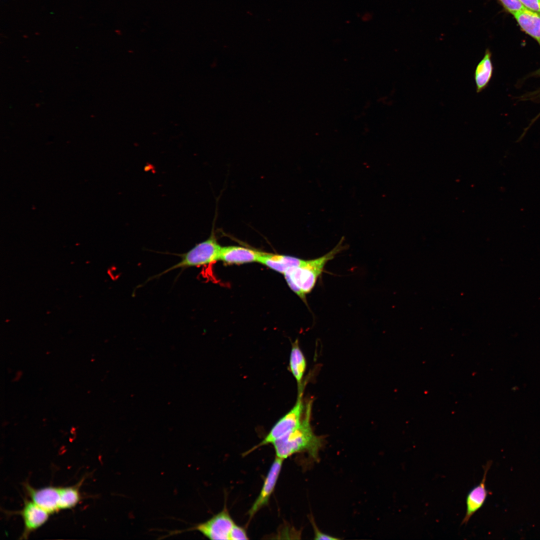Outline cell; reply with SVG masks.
<instances>
[{
	"mask_svg": "<svg viewBox=\"0 0 540 540\" xmlns=\"http://www.w3.org/2000/svg\"><path fill=\"white\" fill-rule=\"evenodd\" d=\"M311 402L305 406L299 426L285 436L275 441L274 446L276 456L284 460L294 454L306 452L314 460L324 444V438L314 432L310 424Z\"/></svg>",
	"mask_w": 540,
	"mask_h": 540,
	"instance_id": "obj_1",
	"label": "cell"
},
{
	"mask_svg": "<svg viewBox=\"0 0 540 540\" xmlns=\"http://www.w3.org/2000/svg\"><path fill=\"white\" fill-rule=\"evenodd\" d=\"M342 240L332 250L320 258L305 260L302 264L288 270L284 274L290 289L305 302L306 295L312 292L326 263L344 250Z\"/></svg>",
	"mask_w": 540,
	"mask_h": 540,
	"instance_id": "obj_2",
	"label": "cell"
},
{
	"mask_svg": "<svg viewBox=\"0 0 540 540\" xmlns=\"http://www.w3.org/2000/svg\"><path fill=\"white\" fill-rule=\"evenodd\" d=\"M221 248L212 230L209 238L205 240L196 244L184 253L176 254L180 258V261L154 278L162 276L176 269L200 266L219 260Z\"/></svg>",
	"mask_w": 540,
	"mask_h": 540,
	"instance_id": "obj_3",
	"label": "cell"
},
{
	"mask_svg": "<svg viewBox=\"0 0 540 540\" xmlns=\"http://www.w3.org/2000/svg\"><path fill=\"white\" fill-rule=\"evenodd\" d=\"M298 388V394L294 406L274 424L264 438L258 444L246 452V454H248L260 446L272 444L275 441L285 436L299 426L302 418L306 406L304 405L302 400L304 388L301 386Z\"/></svg>",
	"mask_w": 540,
	"mask_h": 540,
	"instance_id": "obj_4",
	"label": "cell"
},
{
	"mask_svg": "<svg viewBox=\"0 0 540 540\" xmlns=\"http://www.w3.org/2000/svg\"><path fill=\"white\" fill-rule=\"evenodd\" d=\"M234 524L225 508L205 522L186 530L172 531L169 536L184 532L196 530L210 540H230V533Z\"/></svg>",
	"mask_w": 540,
	"mask_h": 540,
	"instance_id": "obj_5",
	"label": "cell"
},
{
	"mask_svg": "<svg viewBox=\"0 0 540 540\" xmlns=\"http://www.w3.org/2000/svg\"><path fill=\"white\" fill-rule=\"evenodd\" d=\"M284 460L276 456L264 479L260 493L248 512L250 518L261 508L268 504L280 473Z\"/></svg>",
	"mask_w": 540,
	"mask_h": 540,
	"instance_id": "obj_6",
	"label": "cell"
},
{
	"mask_svg": "<svg viewBox=\"0 0 540 540\" xmlns=\"http://www.w3.org/2000/svg\"><path fill=\"white\" fill-rule=\"evenodd\" d=\"M492 465L488 461L484 466V472L482 481L468 492L466 498V512L461 524H466L471 517L478 511L484 504L488 492L486 488V474Z\"/></svg>",
	"mask_w": 540,
	"mask_h": 540,
	"instance_id": "obj_7",
	"label": "cell"
},
{
	"mask_svg": "<svg viewBox=\"0 0 540 540\" xmlns=\"http://www.w3.org/2000/svg\"><path fill=\"white\" fill-rule=\"evenodd\" d=\"M26 488L32 501L50 514L60 510V488L48 486L35 489L28 484Z\"/></svg>",
	"mask_w": 540,
	"mask_h": 540,
	"instance_id": "obj_8",
	"label": "cell"
},
{
	"mask_svg": "<svg viewBox=\"0 0 540 540\" xmlns=\"http://www.w3.org/2000/svg\"><path fill=\"white\" fill-rule=\"evenodd\" d=\"M24 522V531L22 536L26 538L30 533L40 527L48 520L49 513L32 501L25 500L20 512Z\"/></svg>",
	"mask_w": 540,
	"mask_h": 540,
	"instance_id": "obj_9",
	"label": "cell"
},
{
	"mask_svg": "<svg viewBox=\"0 0 540 540\" xmlns=\"http://www.w3.org/2000/svg\"><path fill=\"white\" fill-rule=\"evenodd\" d=\"M261 254L262 252L240 246H222L219 260L228 264L258 262Z\"/></svg>",
	"mask_w": 540,
	"mask_h": 540,
	"instance_id": "obj_10",
	"label": "cell"
},
{
	"mask_svg": "<svg viewBox=\"0 0 540 540\" xmlns=\"http://www.w3.org/2000/svg\"><path fill=\"white\" fill-rule=\"evenodd\" d=\"M304 260L290 256L262 252L258 262L284 274L290 268L302 264Z\"/></svg>",
	"mask_w": 540,
	"mask_h": 540,
	"instance_id": "obj_11",
	"label": "cell"
},
{
	"mask_svg": "<svg viewBox=\"0 0 540 540\" xmlns=\"http://www.w3.org/2000/svg\"><path fill=\"white\" fill-rule=\"evenodd\" d=\"M513 16L520 28L540 46V13L525 8Z\"/></svg>",
	"mask_w": 540,
	"mask_h": 540,
	"instance_id": "obj_12",
	"label": "cell"
},
{
	"mask_svg": "<svg viewBox=\"0 0 540 540\" xmlns=\"http://www.w3.org/2000/svg\"><path fill=\"white\" fill-rule=\"evenodd\" d=\"M493 70L492 52L487 48L484 57L477 64L474 72V80L478 93L481 92L488 86L492 78Z\"/></svg>",
	"mask_w": 540,
	"mask_h": 540,
	"instance_id": "obj_13",
	"label": "cell"
},
{
	"mask_svg": "<svg viewBox=\"0 0 540 540\" xmlns=\"http://www.w3.org/2000/svg\"><path fill=\"white\" fill-rule=\"evenodd\" d=\"M306 360L298 346L296 340L292 344L290 354L289 368L296 379L298 387L302 385V381L306 369Z\"/></svg>",
	"mask_w": 540,
	"mask_h": 540,
	"instance_id": "obj_14",
	"label": "cell"
},
{
	"mask_svg": "<svg viewBox=\"0 0 540 540\" xmlns=\"http://www.w3.org/2000/svg\"><path fill=\"white\" fill-rule=\"evenodd\" d=\"M60 510L74 507L80 500L78 488L76 486L60 488Z\"/></svg>",
	"mask_w": 540,
	"mask_h": 540,
	"instance_id": "obj_15",
	"label": "cell"
},
{
	"mask_svg": "<svg viewBox=\"0 0 540 540\" xmlns=\"http://www.w3.org/2000/svg\"><path fill=\"white\" fill-rule=\"evenodd\" d=\"M504 9L512 14L522 10L525 8L519 0H498Z\"/></svg>",
	"mask_w": 540,
	"mask_h": 540,
	"instance_id": "obj_16",
	"label": "cell"
},
{
	"mask_svg": "<svg viewBox=\"0 0 540 540\" xmlns=\"http://www.w3.org/2000/svg\"><path fill=\"white\" fill-rule=\"evenodd\" d=\"M248 539V538L245 529L235 524L231 530L230 540H241Z\"/></svg>",
	"mask_w": 540,
	"mask_h": 540,
	"instance_id": "obj_17",
	"label": "cell"
},
{
	"mask_svg": "<svg viewBox=\"0 0 540 540\" xmlns=\"http://www.w3.org/2000/svg\"><path fill=\"white\" fill-rule=\"evenodd\" d=\"M524 6L534 12L540 13V0H519Z\"/></svg>",
	"mask_w": 540,
	"mask_h": 540,
	"instance_id": "obj_18",
	"label": "cell"
},
{
	"mask_svg": "<svg viewBox=\"0 0 540 540\" xmlns=\"http://www.w3.org/2000/svg\"><path fill=\"white\" fill-rule=\"evenodd\" d=\"M312 524L314 533V539L315 540H338V538L320 532L315 524L314 522L312 520Z\"/></svg>",
	"mask_w": 540,
	"mask_h": 540,
	"instance_id": "obj_19",
	"label": "cell"
},
{
	"mask_svg": "<svg viewBox=\"0 0 540 540\" xmlns=\"http://www.w3.org/2000/svg\"><path fill=\"white\" fill-rule=\"evenodd\" d=\"M534 76H540V68L535 72L534 74Z\"/></svg>",
	"mask_w": 540,
	"mask_h": 540,
	"instance_id": "obj_20",
	"label": "cell"
}]
</instances>
